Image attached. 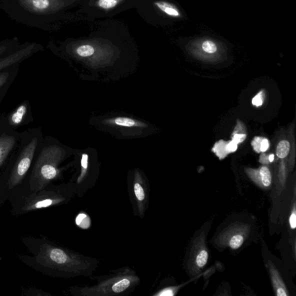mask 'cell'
<instances>
[{"label": "cell", "mask_w": 296, "mask_h": 296, "mask_svg": "<svg viewBox=\"0 0 296 296\" xmlns=\"http://www.w3.org/2000/svg\"><path fill=\"white\" fill-rule=\"evenodd\" d=\"M36 260L44 268L53 271L55 275L66 278H90L100 264L98 258L85 256L50 242L40 246Z\"/></svg>", "instance_id": "1"}, {"label": "cell", "mask_w": 296, "mask_h": 296, "mask_svg": "<svg viewBox=\"0 0 296 296\" xmlns=\"http://www.w3.org/2000/svg\"><path fill=\"white\" fill-rule=\"evenodd\" d=\"M96 280L92 286H72L70 294L74 296H126L136 290L142 279L134 269L126 266L111 270L106 275L90 276Z\"/></svg>", "instance_id": "2"}, {"label": "cell", "mask_w": 296, "mask_h": 296, "mask_svg": "<svg viewBox=\"0 0 296 296\" xmlns=\"http://www.w3.org/2000/svg\"><path fill=\"white\" fill-rule=\"evenodd\" d=\"M60 156L52 148H44L37 159L30 180V190L38 192L44 190L52 181L60 177L58 168Z\"/></svg>", "instance_id": "3"}, {"label": "cell", "mask_w": 296, "mask_h": 296, "mask_svg": "<svg viewBox=\"0 0 296 296\" xmlns=\"http://www.w3.org/2000/svg\"><path fill=\"white\" fill-rule=\"evenodd\" d=\"M76 196L75 188L72 183L48 188L35 192L26 200L24 210L31 212L50 208L54 206L68 204Z\"/></svg>", "instance_id": "4"}, {"label": "cell", "mask_w": 296, "mask_h": 296, "mask_svg": "<svg viewBox=\"0 0 296 296\" xmlns=\"http://www.w3.org/2000/svg\"><path fill=\"white\" fill-rule=\"evenodd\" d=\"M128 192L133 214L143 220L150 206V186L147 178L138 170L128 176Z\"/></svg>", "instance_id": "5"}, {"label": "cell", "mask_w": 296, "mask_h": 296, "mask_svg": "<svg viewBox=\"0 0 296 296\" xmlns=\"http://www.w3.org/2000/svg\"><path fill=\"white\" fill-rule=\"evenodd\" d=\"M37 145H38V139L35 138L22 150L10 177L8 183L10 190L20 184L24 179L30 168Z\"/></svg>", "instance_id": "6"}, {"label": "cell", "mask_w": 296, "mask_h": 296, "mask_svg": "<svg viewBox=\"0 0 296 296\" xmlns=\"http://www.w3.org/2000/svg\"><path fill=\"white\" fill-rule=\"evenodd\" d=\"M20 6L33 14H45L57 10L60 6L58 0H18Z\"/></svg>", "instance_id": "7"}, {"label": "cell", "mask_w": 296, "mask_h": 296, "mask_svg": "<svg viewBox=\"0 0 296 296\" xmlns=\"http://www.w3.org/2000/svg\"><path fill=\"white\" fill-rule=\"evenodd\" d=\"M34 48V46H30L17 51L16 53L9 55L8 56L1 59L0 60V71L24 60V58H27L32 54Z\"/></svg>", "instance_id": "8"}, {"label": "cell", "mask_w": 296, "mask_h": 296, "mask_svg": "<svg viewBox=\"0 0 296 296\" xmlns=\"http://www.w3.org/2000/svg\"><path fill=\"white\" fill-rule=\"evenodd\" d=\"M16 140L14 136L2 134L0 136V166H2L12 150Z\"/></svg>", "instance_id": "9"}, {"label": "cell", "mask_w": 296, "mask_h": 296, "mask_svg": "<svg viewBox=\"0 0 296 296\" xmlns=\"http://www.w3.org/2000/svg\"><path fill=\"white\" fill-rule=\"evenodd\" d=\"M109 122L110 124H114L120 126L128 128L145 126V124L140 123V122H136L135 120L128 118H117L116 120H110Z\"/></svg>", "instance_id": "10"}, {"label": "cell", "mask_w": 296, "mask_h": 296, "mask_svg": "<svg viewBox=\"0 0 296 296\" xmlns=\"http://www.w3.org/2000/svg\"><path fill=\"white\" fill-rule=\"evenodd\" d=\"M27 112V106L22 104L18 107L10 118V124L12 125L20 124Z\"/></svg>", "instance_id": "11"}, {"label": "cell", "mask_w": 296, "mask_h": 296, "mask_svg": "<svg viewBox=\"0 0 296 296\" xmlns=\"http://www.w3.org/2000/svg\"><path fill=\"white\" fill-rule=\"evenodd\" d=\"M259 174H260V178L258 180L260 181L261 184L264 186L268 187L272 183V175L270 170L267 166H262Z\"/></svg>", "instance_id": "12"}, {"label": "cell", "mask_w": 296, "mask_h": 296, "mask_svg": "<svg viewBox=\"0 0 296 296\" xmlns=\"http://www.w3.org/2000/svg\"><path fill=\"white\" fill-rule=\"evenodd\" d=\"M290 144L287 140L280 142L276 148V155L278 157L283 158L287 156L290 151Z\"/></svg>", "instance_id": "13"}, {"label": "cell", "mask_w": 296, "mask_h": 296, "mask_svg": "<svg viewBox=\"0 0 296 296\" xmlns=\"http://www.w3.org/2000/svg\"><path fill=\"white\" fill-rule=\"evenodd\" d=\"M76 53L80 57H90L94 54V49L90 46H82L77 48Z\"/></svg>", "instance_id": "14"}, {"label": "cell", "mask_w": 296, "mask_h": 296, "mask_svg": "<svg viewBox=\"0 0 296 296\" xmlns=\"http://www.w3.org/2000/svg\"><path fill=\"white\" fill-rule=\"evenodd\" d=\"M208 254L205 250H202L199 253L197 258H196V262L199 268H203L206 264L208 261Z\"/></svg>", "instance_id": "15"}, {"label": "cell", "mask_w": 296, "mask_h": 296, "mask_svg": "<svg viewBox=\"0 0 296 296\" xmlns=\"http://www.w3.org/2000/svg\"><path fill=\"white\" fill-rule=\"evenodd\" d=\"M98 4L102 8L109 10L116 6L118 2L117 0H99Z\"/></svg>", "instance_id": "16"}, {"label": "cell", "mask_w": 296, "mask_h": 296, "mask_svg": "<svg viewBox=\"0 0 296 296\" xmlns=\"http://www.w3.org/2000/svg\"><path fill=\"white\" fill-rule=\"evenodd\" d=\"M243 242V236L240 235H236L232 236L230 242V246L232 248L236 250L242 245Z\"/></svg>", "instance_id": "17"}, {"label": "cell", "mask_w": 296, "mask_h": 296, "mask_svg": "<svg viewBox=\"0 0 296 296\" xmlns=\"http://www.w3.org/2000/svg\"><path fill=\"white\" fill-rule=\"evenodd\" d=\"M9 76L10 74L8 72L0 73V88L4 84L6 83Z\"/></svg>", "instance_id": "18"}, {"label": "cell", "mask_w": 296, "mask_h": 296, "mask_svg": "<svg viewBox=\"0 0 296 296\" xmlns=\"http://www.w3.org/2000/svg\"><path fill=\"white\" fill-rule=\"evenodd\" d=\"M246 134H236L232 138V142H234L236 144L242 142L246 138Z\"/></svg>", "instance_id": "19"}, {"label": "cell", "mask_w": 296, "mask_h": 296, "mask_svg": "<svg viewBox=\"0 0 296 296\" xmlns=\"http://www.w3.org/2000/svg\"><path fill=\"white\" fill-rule=\"evenodd\" d=\"M252 104L256 106H260L262 104V100L260 94H258L252 100Z\"/></svg>", "instance_id": "20"}, {"label": "cell", "mask_w": 296, "mask_h": 296, "mask_svg": "<svg viewBox=\"0 0 296 296\" xmlns=\"http://www.w3.org/2000/svg\"><path fill=\"white\" fill-rule=\"evenodd\" d=\"M290 222L291 228L292 229H295L296 227V216L295 212L291 214Z\"/></svg>", "instance_id": "21"}, {"label": "cell", "mask_w": 296, "mask_h": 296, "mask_svg": "<svg viewBox=\"0 0 296 296\" xmlns=\"http://www.w3.org/2000/svg\"><path fill=\"white\" fill-rule=\"evenodd\" d=\"M269 146L268 142V140L264 139L262 140L260 144V151L264 152L268 150Z\"/></svg>", "instance_id": "22"}, {"label": "cell", "mask_w": 296, "mask_h": 296, "mask_svg": "<svg viewBox=\"0 0 296 296\" xmlns=\"http://www.w3.org/2000/svg\"><path fill=\"white\" fill-rule=\"evenodd\" d=\"M238 149V144L234 142H230L228 145V150L229 151L234 152Z\"/></svg>", "instance_id": "23"}, {"label": "cell", "mask_w": 296, "mask_h": 296, "mask_svg": "<svg viewBox=\"0 0 296 296\" xmlns=\"http://www.w3.org/2000/svg\"><path fill=\"white\" fill-rule=\"evenodd\" d=\"M6 49V48L4 46H0V55H1L4 52Z\"/></svg>", "instance_id": "24"}, {"label": "cell", "mask_w": 296, "mask_h": 296, "mask_svg": "<svg viewBox=\"0 0 296 296\" xmlns=\"http://www.w3.org/2000/svg\"><path fill=\"white\" fill-rule=\"evenodd\" d=\"M274 154H271L270 155V156H269V160L270 162H272L274 161Z\"/></svg>", "instance_id": "25"}]
</instances>
